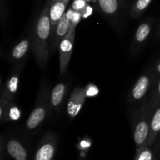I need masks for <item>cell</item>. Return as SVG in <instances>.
Returning <instances> with one entry per match:
<instances>
[{
  "mask_svg": "<svg viewBox=\"0 0 160 160\" xmlns=\"http://www.w3.org/2000/svg\"><path fill=\"white\" fill-rule=\"evenodd\" d=\"M52 1L47 0L31 33V49L36 62L40 67L45 68L49 57L51 21L49 17Z\"/></svg>",
  "mask_w": 160,
  "mask_h": 160,
  "instance_id": "6da1fadb",
  "label": "cell"
},
{
  "mask_svg": "<svg viewBox=\"0 0 160 160\" xmlns=\"http://www.w3.org/2000/svg\"><path fill=\"white\" fill-rule=\"evenodd\" d=\"M152 111L149 104L145 100L132 114V130L136 149L147 144L149 135Z\"/></svg>",
  "mask_w": 160,
  "mask_h": 160,
  "instance_id": "7a4b0ae2",
  "label": "cell"
},
{
  "mask_svg": "<svg viewBox=\"0 0 160 160\" xmlns=\"http://www.w3.org/2000/svg\"><path fill=\"white\" fill-rule=\"evenodd\" d=\"M50 93L48 87L45 83L40 86L38 95L32 111L30 114L26 122L27 128L29 130H34L46 119L50 112Z\"/></svg>",
  "mask_w": 160,
  "mask_h": 160,
  "instance_id": "3957f363",
  "label": "cell"
},
{
  "mask_svg": "<svg viewBox=\"0 0 160 160\" xmlns=\"http://www.w3.org/2000/svg\"><path fill=\"white\" fill-rule=\"evenodd\" d=\"M76 26H72L67 35L61 41L59 46V72L62 75L67 72L73 53V44L75 39Z\"/></svg>",
  "mask_w": 160,
  "mask_h": 160,
  "instance_id": "277c9868",
  "label": "cell"
},
{
  "mask_svg": "<svg viewBox=\"0 0 160 160\" xmlns=\"http://www.w3.org/2000/svg\"><path fill=\"white\" fill-rule=\"evenodd\" d=\"M57 146V137L52 132L45 133L38 144L33 160H52Z\"/></svg>",
  "mask_w": 160,
  "mask_h": 160,
  "instance_id": "5b68a950",
  "label": "cell"
},
{
  "mask_svg": "<svg viewBox=\"0 0 160 160\" xmlns=\"http://www.w3.org/2000/svg\"><path fill=\"white\" fill-rule=\"evenodd\" d=\"M100 10L107 17L108 20L113 24H117L124 0H97Z\"/></svg>",
  "mask_w": 160,
  "mask_h": 160,
  "instance_id": "8992f818",
  "label": "cell"
},
{
  "mask_svg": "<svg viewBox=\"0 0 160 160\" xmlns=\"http://www.w3.org/2000/svg\"><path fill=\"white\" fill-rule=\"evenodd\" d=\"M152 22L145 20L137 28L130 49V56L134 57L142 50L152 31Z\"/></svg>",
  "mask_w": 160,
  "mask_h": 160,
  "instance_id": "52a82bcc",
  "label": "cell"
},
{
  "mask_svg": "<svg viewBox=\"0 0 160 160\" xmlns=\"http://www.w3.org/2000/svg\"><path fill=\"white\" fill-rule=\"evenodd\" d=\"M152 80V75L147 73L143 74L140 76L129 93L128 101L130 104L139 101L145 97L151 86Z\"/></svg>",
  "mask_w": 160,
  "mask_h": 160,
  "instance_id": "ba28073f",
  "label": "cell"
},
{
  "mask_svg": "<svg viewBox=\"0 0 160 160\" xmlns=\"http://www.w3.org/2000/svg\"><path fill=\"white\" fill-rule=\"evenodd\" d=\"M88 92L86 89L76 87L71 93L67 105V113L70 118H74L78 115L85 102Z\"/></svg>",
  "mask_w": 160,
  "mask_h": 160,
  "instance_id": "9c48e42d",
  "label": "cell"
},
{
  "mask_svg": "<svg viewBox=\"0 0 160 160\" xmlns=\"http://www.w3.org/2000/svg\"><path fill=\"white\" fill-rule=\"evenodd\" d=\"M69 0H52L49 9V17L51 21V35H50V42L52 43L55 35L56 26L60 20L61 17L65 13Z\"/></svg>",
  "mask_w": 160,
  "mask_h": 160,
  "instance_id": "30bf717a",
  "label": "cell"
},
{
  "mask_svg": "<svg viewBox=\"0 0 160 160\" xmlns=\"http://www.w3.org/2000/svg\"><path fill=\"white\" fill-rule=\"evenodd\" d=\"M22 67H23V64H17V67L12 71L9 78L6 81L5 86L1 89V93H2L11 102L14 100L17 90H18V85L20 82V75Z\"/></svg>",
  "mask_w": 160,
  "mask_h": 160,
  "instance_id": "8fae6325",
  "label": "cell"
},
{
  "mask_svg": "<svg viewBox=\"0 0 160 160\" xmlns=\"http://www.w3.org/2000/svg\"><path fill=\"white\" fill-rule=\"evenodd\" d=\"M70 28H71L70 20L69 19L67 13H65L56 26L54 38L52 43L50 44V50L53 51L59 46L61 41L67 35Z\"/></svg>",
  "mask_w": 160,
  "mask_h": 160,
  "instance_id": "7c38bea8",
  "label": "cell"
},
{
  "mask_svg": "<svg viewBox=\"0 0 160 160\" xmlns=\"http://www.w3.org/2000/svg\"><path fill=\"white\" fill-rule=\"evenodd\" d=\"M67 85L63 83H58L53 88L50 96V110L57 111L60 108L62 102L63 101L64 96L67 91Z\"/></svg>",
  "mask_w": 160,
  "mask_h": 160,
  "instance_id": "4fadbf2b",
  "label": "cell"
},
{
  "mask_svg": "<svg viewBox=\"0 0 160 160\" xmlns=\"http://www.w3.org/2000/svg\"><path fill=\"white\" fill-rule=\"evenodd\" d=\"M8 153L15 160H27V151L20 141L11 139L6 144Z\"/></svg>",
  "mask_w": 160,
  "mask_h": 160,
  "instance_id": "5bb4252c",
  "label": "cell"
},
{
  "mask_svg": "<svg viewBox=\"0 0 160 160\" xmlns=\"http://www.w3.org/2000/svg\"><path fill=\"white\" fill-rule=\"evenodd\" d=\"M31 45V41L28 39H23L18 42L12 48L10 53V59L12 62L20 61L23 59L28 53L30 46Z\"/></svg>",
  "mask_w": 160,
  "mask_h": 160,
  "instance_id": "9a60e30c",
  "label": "cell"
},
{
  "mask_svg": "<svg viewBox=\"0 0 160 160\" xmlns=\"http://www.w3.org/2000/svg\"><path fill=\"white\" fill-rule=\"evenodd\" d=\"M160 132V106L156 108L152 112L151 122H150L149 135L147 144L148 146L152 145L156 140V136Z\"/></svg>",
  "mask_w": 160,
  "mask_h": 160,
  "instance_id": "2e32d148",
  "label": "cell"
},
{
  "mask_svg": "<svg viewBox=\"0 0 160 160\" xmlns=\"http://www.w3.org/2000/svg\"><path fill=\"white\" fill-rule=\"evenodd\" d=\"M152 0H137L131 9V17L137 19L142 15Z\"/></svg>",
  "mask_w": 160,
  "mask_h": 160,
  "instance_id": "e0dca14e",
  "label": "cell"
},
{
  "mask_svg": "<svg viewBox=\"0 0 160 160\" xmlns=\"http://www.w3.org/2000/svg\"><path fill=\"white\" fill-rule=\"evenodd\" d=\"M10 103V100H8L2 93H1V97H0V119H1L2 123L8 121V113L9 111V104Z\"/></svg>",
  "mask_w": 160,
  "mask_h": 160,
  "instance_id": "ac0fdd59",
  "label": "cell"
},
{
  "mask_svg": "<svg viewBox=\"0 0 160 160\" xmlns=\"http://www.w3.org/2000/svg\"><path fill=\"white\" fill-rule=\"evenodd\" d=\"M152 153L149 146L145 144L142 147L136 149V155L134 160H152Z\"/></svg>",
  "mask_w": 160,
  "mask_h": 160,
  "instance_id": "d6986e66",
  "label": "cell"
},
{
  "mask_svg": "<svg viewBox=\"0 0 160 160\" xmlns=\"http://www.w3.org/2000/svg\"><path fill=\"white\" fill-rule=\"evenodd\" d=\"M151 100H150V108H151L152 111H154L156 109V107L157 106L158 101L160 100V80L158 83L157 86H156L155 90L152 91V94Z\"/></svg>",
  "mask_w": 160,
  "mask_h": 160,
  "instance_id": "ffe728a7",
  "label": "cell"
},
{
  "mask_svg": "<svg viewBox=\"0 0 160 160\" xmlns=\"http://www.w3.org/2000/svg\"><path fill=\"white\" fill-rule=\"evenodd\" d=\"M87 2L85 0H75L73 3V6H72V9L74 11H77V12L81 13V14H84V11L86 9H88L87 6Z\"/></svg>",
  "mask_w": 160,
  "mask_h": 160,
  "instance_id": "44dd1931",
  "label": "cell"
},
{
  "mask_svg": "<svg viewBox=\"0 0 160 160\" xmlns=\"http://www.w3.org/2000/svg\"><path fill=\"white\" fill-rule=\"evenodd\" d=\"M156 72H157L158 74H159V75H160V62H159V64L156 65Z\"/></svg>",
  "mask_w": 160,
  "mask_h": 160,
  "instance_id": "7402d4cb",
  "label": "cell"
},
{
  "mask_svg": "<svg viewBox=\"0 0 160 160\" xmlns=\"http://www.w3.org/2000/svg\"><path fill=\"white\" fill-rule=\"evenodd\" d=\"M86 2H89V1H93V0H85Z\"/></svg>",
  "mask_w": 160,
  "mask_h": 160,
  "instance_id": "603a6c76",
  "label": "cell"
},
{
  "mask_svg": "<svg viewBox=\"0 0 160 160\" xmlns=\"http://www.w3.org/2000/svg\"><path fill=\"white\" fill-rule=\"evenodd\" d=\"M51 1H52V0H51Z\"/></svg>",
  "mask_w": 160,
  "mask_h": 160,
  "instance_id": "cb8c5ba5",
  "label": "cell"
}]
</instances>
